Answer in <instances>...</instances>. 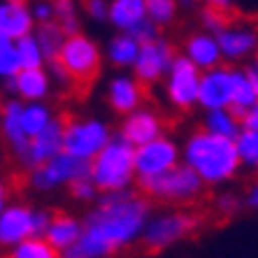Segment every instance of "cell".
<instances>
[{
    "mask_svg": "<svg viewBox=\"0 0 258 258\" xmlns=\"http://www.w3.org/2000/svg\"><path fill=\"white\" fill-rule=\"evenodd\" d=\"M140 191L154 200L163 203H191L203 193V177L196 170L184 163V165H172V168L163 170L158 174L149 177H138Z\"/></svg>",
    "mask_w": 258,
    "mask_h": 258,
    "instance_id": "5",
    "label": "cell"
},
{
    "mask_svg": "<svg viewBox=\"0 0 258 258\" xmlns=\"http://www.w3.org/2000/svg\"><path fill=\"white\" fill-rule=\"evenodd\" d=\"M49 121H51L49 109L44 107V105H40L37 100L30 102V105H26V107L21 109V128H24V133L28 135V138L37 135V133L47 126Z\"/></svg>",
    "mask_w": 258,
    "mask_h": 258,
    "instance_id": "28",
    "label": "cell"
},
{
    "mask_svg": "<svg viewBox=\"0 0 258 258\" xmlns=\"http://www.w3.org/2000/svg\"><path fill=\"white\" fill-rule=\"evenodd\" d=\"M177 165V147L170 140L156 138L135 147V177H149Z\"/></svg>",
    "mask_w": 258,
    "mask_h": 258,
    "instance_id": "13",
    "label": "cell"
},
{
    "mask_svg": "<svg viewBox=\"0 0 258 258\" xmlns=\"http://www.w3.org/2000/svg\"><path fill=\"white\" fill-rule=\"evenodd\" d=\"M7 258H63V253L51 242H47V237L33 235V237H26L24 242L14 244Z\"/></svg>",
    "mask_w": 258,
    "mask_h": 258,
    "instance_id": "25",
    "label": "cell"
},
{
    "mask_svg": "<svg viewBox=\"0 0 258 258\" xmlns=\"http://www.w3.org/2000/svg\"><path fill=\"white\" fill-rule=\"evenodd\" d=\"M86 12L96 21H107L109 19V3L107 0H86Z\"/></svg>",
    "mask_w": 258,
    "mask_h": 258,
    "instance_id": "37",
    "label": "cell"
},
{
    "mask_svg": "<svg viewBox=\"0 0 258 258\" xmlns=\"http://www.w3.org/2000/svg\"><path fill=\"white\" fill-rule=\"evenodd\" d=\"M198 3V0H177V5H181V7H193Z\"/></svg>",
    "mask_w": 258,
    "mask_h": 258,
    "instance_id": "44",
    "label": "cell"
},
{
    "mask_svg": "<svg viewBox=\"0 0 258 258\" xmlns=\"http://www.w3.org/2000/svg\"><path fill=\"white\" fill-rule=\"evenodd\" d=\"M35 40L37 44H40V49H42V54H44V60H54L56 56H58L60 47H63V42H66V37L68 33L63 28H60L56 21H42V24H37L35 28Z\"/></svg>",
    "mask_w": 258,
    "mask_h": 258,
    "instance_id": "24",
    "label": "cell"
},
{
    "mask_svg": "<svg viewBox=\"0 0 258 258\" xmlns=\"http://www.w3.org/2000/svg\"><path fill=\"white\" fill-rule=\"evenodd\" d=\"M54 21L66 30L68 35L79 33V14L72 0H54Z\"/></svg>",
    "mask_w": 258,
    "mask_h": 258,
    "instance_id": "30",
    "label": "cell"
},
{
    "mask_svg": "<svg viewBox=\"0 0 258 258\" xmlns=\"http://www.w3.org/2000/svg\"><path fill=\"white\" fill-rule=\"evenodd\" d=\"M147 5V17L161 28V26H170L177 17V0H144Z\"/></svg>",
    "mask_w": 258,
    "mask_h": 258,
    "instance_id": "31",
    "label": "cell"
},
{
    "mask_svg": "<svg viewBox=\"0 0 258 258\" xmlns=\"http://www.w3.org/2000/svg\"><path fill=\"white\" fill-rule=\"evenodd\" d=\"M219 207H221V212H235L240 207V200L235 198V196H223V198L219 200Z\"/></svg>",
    "mask_w": 258,
    "mask_h": 258,
    "instance_id": "39",
    "label": "cell"
},
{
    "mask_svg": "<svg viewBox=\"0 0 258 258\" xmlns=\"http://www.w3.org/2000/svg\"><path fill=\"white\" fill-rule=\"evenodd\" d=\"M82 228H84V223L77 221L75 216L70 214H54L51 216V223H49V228L44 230L42 237H47V242L58 249L60 253L66 251L70 244L79 240V235H82Z\"/></svg>",
    "mask_w": 258,
    "mask_h": 258,
    "instance_id": "20",
    "label": "cell"
},
{
    "mask_svg": "<svg viewBox=\"0 0 258 258\" xmlns=\"http://www.w3.org/2000/svg\"><path fill=\"white\" fill-rule=\"evenodd\" d=\"M128 33H131V35L135 37L140 44H144V42H151V40H156V37H158V26L154 24L149 17H147V19H142L138 26H133Z\"/></svg>",
    "mask_w": 258,
    "mask_h": 258,
    "instance_id": "35",
    "label": "cell"
},
{
    "mask_svg": "<svg viewBox=\"0 0 258 258\" xmlns=\"http://www.w3.org/2000/svg\"><path fill=\"white\" fill-rule=\"evenodd\" d=\"M63 131H66V121L63 119H51L42 131L28 138L26 149L19 154V161L26 170H33L37 165L47 163L51 156H56L63 149Z\"/></svg>",
    "mask_w": 258,
    "mask_h": 258,
    "instance_id": "12",
    "label": "cell"
},
{
    "mask_svg": "<svg viewBox=\"0 0 258 258\" xmlns=\"http://www.w3.org/2000/svg\"><path fill=\"white\" fill-rule=\"evenodd\" d=\"M140 98H142V89L140 82L133 77H116L109 84V102L112 107L121 114H131L133 109H138Z\"/></svg>",
    "mask_w": 258,
    "mask_h": 258,
    "instance_id": "21",
    "label": "cell"
},
{
    "mask_svg": "<svg viewBox=\"0 0 258 258\" xmlns=\"http://www.w3.org/2000/svg\"><path fill=\"white\" fill-rule=\"evenodd\" d=\"M147 19V5L144 0H112L109 3V21L121 30L128 33L133 26H138Z\"/></svg>",
    "mask_w": 258,
    "mask_h": 258,
    "instance_id": "22",
    "label": "cell"
},
{
    "mask_svg": "<svg viewBox=\"0 0 258 258\" xmlns=\"http://www.w3.org/2000/svg\"><path fill=\"white\" fill-rule=\"evenodd\" d=\"M200 68L186 56H174L168 70V98L174 107L188 109L198 102Z\"/></svg>",
    "mask_w": 258,
    "mask_h": 258,
    "instance_id": "9",
    "label": "cell"
},
{
    "mask_svg": "<svg viewBox=\"0 0 258 258\" xmlns=\"http://www.w3.org/2000/svg\"><path fill=\"white\" fill-rule=\"evenodd\" d=\"M17 54H19V63L21 68H44V54L40 44H37L35 35H24L17 40Z\"/></svg>",
    "mask_w": 258,
    "mask_h": 258,
    "instance_id": "29",
    "label": "cell"
},
{
    "mask_svg": "<svg viewBox=\"0 0 258 258\" xmlns=\"http://www.w3.org/2000/svg\"><path fill=\"white\" fill-rule=\"evenodd\" d=\"M7 207V188L0 184V212Z\"/></svg>",
    "mask_w": 258,
    "mask_h": 258,
    "instance_id": "43",
    "label": "cell"
},
{
    "mask_svg": "<svg viewBox=\"0 0 258 258\" xmlns=\"http://www.w3.org/2000/svg\"><path fill=\"white\" fill-rule=\"evenodd\" d=\"M174 56H177L174 49L165 40H161V37L140 44L138 58L133 63L135 79H138L140 84H154V82H158L163 75H168Z\"/></svg>",
    "mask_w": 258,
    "mask_h": 258,
    "instance_id": "11",
    "label": "cell"
},
{
    "mask_svg": "<svg viewBox=\"0 0 258 258\" xmlns=\"http://www.w3.org/2000/svg\"><path fill=\"white\" fill-rule=\"evenodd\" d=\"M184 156L188 165L203 177V181H210V184L230 179L242 163L235 140L210 131L191 135Z\"/></svg>",
    "mask_w": 258,
    "mask_h": 258,
    "instance_id": "2",
    "label": "cell"
},
{
    "mask_svg": "<svg viewBox=\"0 0 258 258\" xmlns=\"http://www.w3.org/2000/svg\"><path fill=\"white\" fill-rule=\"evenodd\" d=\"M68 186H70V191H72V196H75V198L84 200V203L93 200V198H96V193H98L96 184H93V179H91V172L89 174H82V177H77V179H72Z\"/></svg>",
    "mask_w": 258,
    "mask_h": 258,
    "instance_id": "34",
    "label": "cell"
},
{
    "mask_svg": "<svg viewBox=\"0 0 258 258\" xmlns=\"http://www.w3.org/2000/svg\"><path fill=\"white\" fill-rule=\"evenodd\" d=\"M138 51H140V42L131 33H121L116 35L107 47V58L119 68H133L135 58H138Z\"/></svg>",
    "mask_w": 258,
    "mask_h": 258,
    "instance_id": "26",
    "label": "cell"
},
{
    "mask_svg": "<svg viewBox=\"0 0 258 258\" xmlns=\"http://www.w3.org/2000/svg\"><path fill=\"white\" fill-rule=\"evenodd\" d=\"M5 82L17 96H24L28 100H42L49 91V72L44 68H21Z\"/></svg>",
    "mask_w": 258,
    "mask_h": 258,
    "instance_id": "19",
    "label": "cell"
},
{
    "mask_svg": "<svg viewBox=\"0 0 258 258\" xmlns=\"http://www.w3.org/2000/svg\"><path fill=\"white\" fill-rule=\"evenodd\" d=\"M19 70H21V63H19V54H17V40L0 35V77L7 79L17 75Z\"/></svg>",
    "mask_w": 258,
    "mask_h": 258,
    "instance_id": "33",
    "label": "cell"
},
{
    "mask_svg": "<svg viewBox=\"0 0 258 258\" xmlns=\"http://www.w3.org/2000/svg\"><path fill=\"white\" fill-rule=\"evenodd\" d=\"M49 68L58 75L63 84H72L75 89L89 86L100 70V49L82 33L68 35L58 56L49 60Z\"/></svg>",
    "mask_w": 258,
    "mask_h": 258,
    "instance_id": "4",
    "label": "cell"
},
{
    "mask_svg": "<svg viewBox=\"0 0 258 258\" xmlns=\"http://www.w3.org/2000/svg\"><path fill=\"white\" fill-rule=\"evenodd\" d=\"M91 179L98 191H121L135 179V147L126 138L114 135L91 158Z\"/></svg>",
    "mask_w": 258,
    "mask_h": 258,
    "instance_id": "3",
    "label": "cell"
},
{
    "mask_svg": "<svg viewBox=\"0 0 258 258\" xmlns=\"http://www.w3.org/2000/svg\"><path fill=\"white\" fill-rule=\"evenodd\" d=\"M33 30H35V19L28 3H14V0L0 3V35L19 40L24 35H30Z\"/></svg>",
    "mask_w": 258,
    "mask_h": 258,
    "instance_id": "16",
    "label": "cell"
},
{
    "mask_svg": "<svg viewBox=\"0 0 258 258\" xmlns=\"http://www.w3.org/2000/svg\"><path fill=\"white\" fill-rule=\"evenodd\" d=\"M161 131L163 123L154 112H149V109H133L128 119L123 121L119 135L126 138L133 147H140V144H147L151 140L161 138Z\"/></svg>",
    "mask_w": 258,
    "mask_h": 258,
    "instance_id": "17",
    "label": "cell"
},
{
    "mask_svg": "<svg viewBox=\"0 0 258 258\" xmlns=\"http://www.w3.org/2000/svg\"><path fill=\"white\" fill-rule=\"evenodd\" d=\"M246 205H249V207H253V210H258V181L251 186L249 196H246Z\"/></svg>",
    "mask_w": 258,
    "mask_h": 258,
    "instance_id": "41",
    "label": "cell"
},
{
    "mask_svg": "<svg viewBox=\"0 0 258 258\" xmlns=\"http://www.w3.org/2000/svg\"><path fill=\"white\" fill-rule=\"evenodd\" d=\"M147 221L149 203L142 196L126 188L102 193L96 210L82 221L79 240L63 251V258H107L138 240Z\"/></svg>",
    "mask_w": 258,
    "mask_h": 258,
    "instance_id": "1",
    "label": "cell"
},
{
    "mask_svg": "<svg viewBox=\"0 0 258 258\" xmlns=\"http://www.w3.org/2000/svg\"><path fill=\"white\" fill-rule=\"evenodd\" d=\"M233 100V68H210L200 75L198 102L207 109L230 107Z\"/></svg>",
    "mask_w": 258,
    "mask_h": 258,
    "instance_id": "14",
    "label": "cell"
},
{
    "mask_svg": "<svg viewBox=\"0 0 258 258\" xmlns=\"http://www.w3.org/2000/svg\"><path fill=\"white\" fill-rule=\"evenodd\" d=\"M207 7H216V10H226L228 12L230 7H233V0H203Z\"/></svg>",
    "mask_w": 258,
    "mask_h": 258,
    "instance_id": "40",
    "label": "cell"
},
{
    "mask_svg": "<svg viewBox=\"0 0 258 258\" xmlns=\"http://www.w3.org/2000/svg\"><path fill=\"white\" fill-rule=\"evenodd\" d=\"M242 128H249V131H258V102H253L249 109H244L242 114Z\"/></svg>",
    "mask_w": 258,
    "mask_h": 258,
    "instance_id": "38",
    "label": "cell"
},
{
    "mask_svg": "<svg viewBox=\"0 0 258 258\" xmlns=\"http://www.w3.org/2000/svg\"><path fill=\"white\" fill-rule=\"evenodd\" d=\"M109 128L100 121H66L63 131V151L72 156L91 161L109 142Z\"/></svg>",
    "mask_w": 258,
    "mask_h": 258,
    "instance_id": "8",
    "label": "cell"
},
{
    "mask_svg": "<svg viewBox=\"0 0 258 258\" xmlns=\"http://www.w3.org/2000/svg\"><path fill=\"white\" fill-rule=\"evenodd\" d=\"M30 12H33L35 24H42V21H54V0H33Z\"/></svg>",
    "mask_w": 258,
    "mask_h": 258,
    "instance_id": "36",
    "label": "cell"
},
{
    "mask_svg": "<svg viewBox=\"0 0 258 258\" xmlns=\"http://www.w3.org/2000/svg\"><path fill=\"white\" fill-rule=\"evenodd\" d=\"M21 109H24V105L19 100H10L5 107H3V133H5V138L10 140V144H12V149L17 156L26 149V144H28V135H26L24 128H21Z\"/></svg>",
    "mask_w": 258,
    "mask_h": 258,
    "instance_id": "23",
    "label": "cell"
},
{
    "mask_svg": "<svg viewBox=\"0 0 258 258\" xmlns=\"http://www.w3.org/2000/svg\"><path fill=\"white\" fill-rule=\"evenodd\" d=\"M253 66H256V68H258V51H256V63H253Z\"/></svg>",
    "mask_w": 258,
    "mask_h": 258,
    "instance_id": "45",
    "label": "cell"
},
{
    "mask_svg": "<svg viewBox=\"0 0 258 258\" xmlns=\"http://www.w3.org/2000/svg\"><path fill=\"white\" fill-rule=\"evenodd\" d=\"M184 56L191 58L200 70H210V68H216L221 56V47L216 42V37L212 35L210 30H200V33H193L186 40V47H184Z\"/></svg>",
    "mask_w": 258,
    "mask_h": 258,
    "instance_id": "18",
    "label": "cell"
},
{
    "mask_svg": "<svg viewBox=\"0 0 258 258\" xmlns=\"http://www.w3.org/2000/svg\"><path fill=\"white\" fill-rule=\"evenodd\" d=\"M237 144V154H240V161L258 168V131H249V128H242L240 135L235 138Z\"/></svg>",
    "mask_w": 258,
    "mask_h": 258,
    "instance_id": "32",
    "label": "cell"
},
{
    "mask_svg": "<svg viewBox=\"0 0 258 258\" xmlns=\"http://www.w3.org/2000/svg\"><path fill=\"white\" fill-rule=\"evenodd\" d=\"M214 37L221 47V56L228 60H240L258 51V26L251 21H237L228 17Z\"/></svg>",
    "mask_w": 258,
    "mask_h": 258,
    "instance_id": "10",
    "label": "cell"
},
{
    "mask_svg": "<svg viewBox=\"0 0 258 258\" xmlns=\"http://www.w3.org/2000/svg\"><path fill=\"white\" fill-rule=\"evenodd\" d=\"M207 131L235 140L242 131V123L230 112V107H219V109H210V114H207Z\"/></svg>",
    "mask_w": 258,
    "mask_h": 258,
    "instance_id": "27",
    "label": "cell"
},
{
    "mask_svg": "<svg viewBox=\"0 0 258 258\" xmlns=\"http://www.w3.org/2000/svg\"><path fill=\"white\" fill-rule=\"evenodd\" d=\"M33 235H35V212L33 210L24 205H14L0 212V244L3 246H14Z\"/></svg>",
    "mask_w": 258,
    "mask_h": 258,
    "instance_id": "15",
    "label": "cell"
},
{
    "mask_svg": "<svg viewBox=\"0 0 258 258\" xmlns=\"http://www.w3.org/2000/svg\"><path fill=\"white\" fill-rule=\"evenodd\" d=\"M89 172H91V161H82V158L60 149L47 163L30 170V186L40 188V191H49V188L60 186V184H70L72 179H77V177Z\"/></svg>",
    "mask_w": 258,
    "mask_h": 258,
    "instance_id": "7",
    "label": "cell"
},
{
    "mask_svg": "<svg viewBox=\"0 0 258 258\" xmlns=\"http://www.w3.org/2000/svg\"><path fill=\"white\" fill-rule=\"evenodd\" d=\"M198 216L188 214V212H172V214H163L147 221L142 230V244L149 251H158L165 246L174 244V242L184 240L186 235H191L193 230L198 228Z\"/></svg>",
    "mask_w": 258,
    "mask_h": 258,
    "instance_id": "6",
    "label": "cell"
},
{
    "mask_svg": "<svg viewBox=\"0 0 258 258\" xmlns=\"http://www.w3.org/2000/svg\"><path fill=\"white\" fill-rule=\"evenodd\" d=\"M246 75H249V82H251L253 93H256V98H258V68H256V66L246 68Z\"/></svg>",
    "mask_w": 258,
    "mask_h": 258,
    "instance_id": "42",
    "label": "cell"
}]
</instances>
